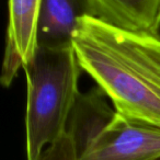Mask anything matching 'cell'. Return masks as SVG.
Instances as JSON below:
<instances>
[{
	"instance_id": "cell-7",
	"label": "cell",
	"mask_w": 160,
	"mask_h": 160,
	"mask_svg": "<svg viewBox=\"0 0 160 160\" xmlns=\"http://www.w3.org/2000/svg\"><path fill=\"white\" fill-rule=\"evenodd\" d=\"M75 2L67 0L42 1L38 19L40 45H62L72 43L79 17Z\"/></svg>"
},
{
	"instance_id": "cell-6",
	"label": "cell",
	"mask_w": 160,
	"mask_h": 160,
	"mask_svg": "<svg viewBox=\"0 0 160 160\" xmlns=\"http://www.w3.org/2000/svg\"><path fill=\"white\" fill-rule=\"evenodd\" d=\"M105 94L100 89L79 94L69 118L67 133L71 135L77 146L78 155L87 144L115 115L105 102Z\"/></svg>"
},
{
	"instance_id": "cell-8",
	"label": "cell",
	"mask_w": 160,
	"mask_h": 160,
	"mask_svg": "<svg viewBox=\"0 0 160 160\" xmlns=\"http://www.w3.org/2000/svg\"><path fill=\"white\" fill-rule=\"evenodd\" d=\"M78 150L73 138L69 133L62 136L47 147L38 160H78Z\"/></svg>"
},
{
	"instance_id": "cell-3",
	"label": "cell",
	"mask_w": 160,
	"mask_h": 160,
	"mask_svg": "<svg viewBox=\"0 0 160 160\" xmlns=\"http://www.w3.org/2000/svg\"><path fill=\"white\" fill-rule=\"evenodd\" d=\"M160 128L115 113L79 153L78 160H158Z\"/></svg>"
},
{
	"instance_id": "cell-2",
	"label": "cell",
	"mask_w": 160,
	"mask_h": 160,
	"mask_svg": "<svg viewBox=\"0 0 160 160\" xmlns=\"http://www.w3.org/2000/svg\"><path fill=\"white\" fill-rule=\"evenodd\" d=\"M72 43L40 45L27 76L25 147L28 160H38L43 151L67 133L79 90L80 71Z\"/></svg>"
},
{
	"instance_id": "cell-1",
	"label": "cell",
	"mask_w": 160,
	"mask_h": 160,
	"mask_svg": "<svg viewBox=\"0 0 160 160\" xmlns=\"http://www.w3.org/2000/svg\"><path fill=\"white\" fill-rule=\"evenodd\" d=\"M72 46L116 113L160 128V35L122 31L82 13Z\"/></svg>"
},
{
	"instance_id": "cell-4",
	"label": "cell",
	"mask_w": 160,
	"mask_h": 160,
	"mask_svg": "<svg viewBox=\"0 0 160 160\" xmlns=\"http://www.w3.org/2000/svg\"><path fill=\"white\" fill-rule=\"evenodd\" d=\"M42 0H11L8 2L9 20L6 38L5 56L0 81L10 87L20 69L33 62L40 47L38 19Z\"/></svg>"
},
{
	"instance_id": "cell-9",
	"label": "cell",
	"mask_w": 160,
	"mask_h": 160,
	"mask_svg": "<svg viewBox=\"0 0 160 160\" xmlns=\"http://www.w3.org/2000/svg\"><path fill=\"white\" fill-rule=\"evenodd\" d=\"M158 160H160V159H158Z\"/></svg>"
},
{
	"instance_id": "cell-5",
	"label": "cell",
	"mask_w": 160,
	"mask_h": 160,
	"mask_svg": "<svg viewBox=\"0 0 160 160\" xmlns=\"http://www.w3.org/2000/svg\"><path fill=\"white\" fill-rule=\"evenodd\" d=\"M82 13L118 30L159 35L160 0H86Z\"/></svg>"
}]
</instances>
